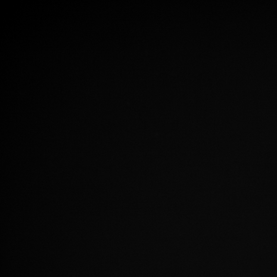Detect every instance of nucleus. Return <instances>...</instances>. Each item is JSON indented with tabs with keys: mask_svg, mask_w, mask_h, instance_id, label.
<instances>
[]
</instances>
